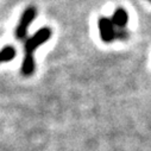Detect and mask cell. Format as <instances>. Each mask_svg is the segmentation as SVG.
I'll list each match as a JSON object with an SVG mask.
<instances>
[{"instance_id": "cell-4", "label": "cell", "mask_w": 151, "mask_h": 151, "mask_svg": "<svg viewBox=\"0 0 151 151\" xmlns=\"http://www.w3.org/2000/svg\"><path fill=\"white\" fill-rule=\"evenodd\" d=\"M111 20L113 25L116 26V29H126L127 23H129V13L123 7H118L113 12Z\"/></svg>"}, {"instance_id": "cell-2", "label": "cell", "mask_w": 151, "mask_h": 151, "mask_svg": "<svg viewBox=\"0 0 151 151\" xmlns=\"http://www.w3.org/2000/svg\"><path fill=\"white\" fill-rule=\"evenodd\" d=\"M37 16V9L35 6H29L20 16V19L18 22V25L16 27V37L18 40H24L26 37L29 26L35 20Z\"/></svg>"}, {"instance_id": "cell-3", "label": "cell", "mask_w": 151, "mask_h": 151, "mask_svg": "<svg viewBox=\"0 0 151 151\" xmlns=\"http://www.w3.org/2000/svg\"><path fill=\"white\" fill-rule=\"evenodd\" d=\"M98 26H99V33L100 38L105 43H112L116 40V26L113 25L111 18L107 17H101L98 20Z\"/></svg>"}, {"instance_id": "cell-6", "label": "cell", "mask_w": 151, "mask_h": 151, "mask_svg": "<svg viewBox=\"0 0 151 151\" xmlns=\"http://www.w3.org/2000/svg\"><path fill=\"white\" fill-rule=\"evenodd\" d=\"M17 55V51L13 47L6 45L3 49H0V63H7L12 61Z\"/></svg>"}, {"instance_id": "cell-7", "label": "cell", "mask_w": 151, "mask_h": 151, "mask_svg": "<svg viewBox=\"0 0 151 151\" xmlns=\"http://www.w3.org/2000/svg\"><path fill=\"white\" fill-rule=\"evenodd\" d=\"M129 31L126 29H117L116 31V40L119 41H126L129 40Z\"/></svg>"}, {"instance_id": "cell-8", "label": "cell", "mask_w": 151, "mask_h": 151, "mask_svg": "<svg viewBox=\"0 0 151 151\" xmlns=\"http://www.w3.org/2000/svg\"><path fill=\"white\" fill-rule=\"evenodd\" d=\"M150 1H151V0H150Z\"/></svg>"}, {"instance_id": "cell-1", "label": "cell", "mask_w": 151, "mask_h": 151, "mask_svg": "<svg viewBox=\"0 0 151 151\" xmlns=\"http://www.w3.org/2000/svg\"><path fill=\"white\" fill-rule=\"evenodd\" d=\"M52 36V31L49 27H42L37 30L31 37L24 42V51L25 54H32L35 52L36 49H38L41 45L45 44Z\"/></svg>"}, {"instance_id": "cell-5", "label": "cell", "mask_w": 151, "mask_h": 151, "mask_svg": "<svg viewBox=\"0 0 151 151\" xmlns=\"http://www.w3.org/2000/svg\"><path fill=\"white\" fill-rule=\"evenodd\" d=\"M35 70H36V62H35L33 55L32 54H25L24 58L22 61V64H20V74L23 76L27 78V76L33 75Z\"/></svg>"}]
</instances>
